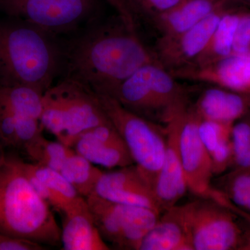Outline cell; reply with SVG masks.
<instances>
[{
    "label": "cell",
    "mask_w": 250,
    "mask_h": 250,
    "mask_svg": "<svg viewBox=\"0 0 250 250\" xmlns=\"http://www.w3.org/2000/svg\"><path fill=\"white\" fill-rule=\"evenodd\" d=\"M16 118V136L18 149L25 150L27 147L42 136L40 121L31 117L18 116Z\"/></svg>",
    "instance_id": "29"
},
{
    "label": "cell",
    "mask_w": 250,
    "mask_h": 250,
    "mask_svg": "<svg viewBox=\"0 0 250 250\" xmlns=\"http://www.w3.org/2000/svg\"><path fill=\"white\" fill-rule=\"evenodd\" d=\"M23 166L26 170L40 179L62 202L65 206L63 213L82 197L59 171L38 163L29 164L23 161Z\"/></svg>",
    "instance_id": "24"
},
{
    "label": "cell",
    "mask_w": 250,
    "mask_h": 250,
    "mask_svg": "<svg viewBox=\"0 0 250 250\" xmlns=\"http://www.w3.org/2000/svg\"><path fill=\"white\" fill-rule=\"evenodd\" d=\"M108 121L98 94L75 79L67 77L43 94L41 126L70 147L81 134Z\"/></svg>",
    "instance_id": "4"
},
{
    "label": "cell",
    "mask_w": 250,
    "mask_h": 250,
    "mask_svg": "<svg viewBox=\"0 0 250 250\" xmlns=\"http://www.w3.org/2000/svg\"><path fill=\"white\" fill-rule=\"evenodd\" d=\"M10 14L51 35L69 32L93 18L99 0H2Z\"/></svg>",
    "instance_id": "9"
},
{
    "label": "cell",
    "mask_w": 250,
    "mask_h": 250,
    "mask_svg": "<svg viewBox=\"0 0 250 250\" xmlns=\"http://www.w3.org/2000/svg\"><path fill=\"white\" fill-rule=\"evenodd\" d=\"M52 36L27 23L0 26V85L50 88L60 62Z\"/></svg>",
    "instance_id": "3"
},
{
    "label": "cell",
    "mask_w": 250,
    "mask_h": 250,
    "mask_svg": "<svg viewBox=\"0 0 250 250\" xmlns=\"http://www.w3.org/2000/svg\"><path fill=\"white\" fill-rule=\"evenodd\" d=\"M85 200L103 239L117 249L139 250L161 215L155 210L108 201L95 193Z\"/></svg>",
    "instance_id": "8"
},
{
    "label": "cell",
    "mask_w": 250,
    "mask_h": 250,
    "mask_svg": "<svg viewBox=\"0 0 250 250\" xmlns=\"http://www.w3.org/2000/svg\"><path fill=\"white\" fill-rule=\"evenodd\" d=\"M139 250H192L174 207L161 213Z\"/></svg>",
    "instance_id": "19"
},
{
    "label": "cell",
    "mask_w": 250,
    "mask_h": 250,
    "mask_svg": "<svg viewBox=\"0 0 250 250\" xmlns=\"http://www.w3.org/2000/svg\"><path fill=\"white\" fill-rule=\"evenodd\" d=\"M50 207L33 187L22 159L6 154L0 166V231L58 246L62 229Z\"/></svg>",
    "instance_id": "2"
},
{
    "label": "cell",
    "mask_w": 250,
    "mask_h": 250,
    "mask_svg": "<svg viewBox=\"0 0 250 250\" xmlns=\"http://www.w3.org/2000/svg\"><path fill=\"white\" fill-rule=\"evenodd\" d=\"M250 53V10L245 9L237 26L232 54Z\"/></svg>",
    "instance_id": "31"
},
{
    "label": "cell",
    "mask_w": 250,
    "mask_h": 250,
    "mask_svg": "<svg viewBox=\"0 0 250 250\" xmlns=\"http://www.w3.org/2000/svg\"><path fill=\"white\" fill-rule=\"evenodd\" d=\"M191 108L200 119L233 125L250 112V96L210 85L201 92Z\"/></svg>",
    "instance_id": "17"
},
{
    "label": "cell",
    "mask_w": 250,
    "mask_h": 250,
    "mask_svg": "<svg viewBox=\"0 0 250 250\" xmlns=\"http://www.w3.org/2000/svg\"><path fill=\"white\" fill-rule=\"evenodd\" d=\"M43 94L27 85H0V107L18 116L31 117L40 121Z\"/></svg>",
    "instance_id": "21"
},
{
    "label": "cell",
    "mask_w": 250,
    "mask_h": 250,
    "mask_svg": "<svg viewBox=\"0 0 250 250\" xmlns=\"http://www.w3.org/2000/svg\"><path fill=\"white\" fill-rule=\"evenodd\" d=\"M174 208L192 250L240 249L244 228L238 215L220 202L197 197Z\"/></svg>",
    "instance_id": "6"
},
{
    "label": "cell",
    "mask_w": 250,
    "mask_h": 250,
    "mask_svg": "<svg viewBox=\"0 0 250 250\" xmlns=\"http://www.w3.org/2000/svg\"><path fill=\"white\" fill-rule=\"evenodd\" d=\"M93 193L108 201L146 207L161 214L152 188L135 164L103 171Z\"/></svg>",
    "instance_id": "13"
},
{
    "label": "cell",
    "mask_w": 250,
    "mask_h": 250,
    "mask_svg": "<svg viewBox=\"0 0 250 250\" xmlns=\"http://www.w3.org/2000/svg\"><path fill=\"white\" fill-rule=\"evenodd\" d=\"M178 80L207 83L250 96V53L231 54L204 66L170 72Z\"/></svg>",
    "instance_id": "12"
},
{
    "label": "cell",
    "mask_w": 250,
    "mask_h": 250,
    "mask_svg": "<svg viewBox=\"0 0 250 250\" xmlns=\"http://www.w3.org/2000/svg\"><path fill=\"white\" fill-rule=\"evenodd\" d=\"M233 7L244 8L250 10V0H227Z\"/></svg>",
    "instance_id": "36"
},
{
    "label": "cell",
    "mask_w": 250,
    "mask_h": 250,
    "mask_svg": "<svg viewBox=\"0 0 250 250\" xmlns=\"http://www.w3.org/2000/svg\"><path fill=\"white\" fill-rule=\"evenodd\" d=\"M231 7L227 0H185L152 22L161 36L170 37L194 27L215 11Z\"/></svg>",
    "instance_id": "18"
},
{
    "label": "cell",
    "mask_w": 250,
    "mask_h": 250,
    "mask_svg": "<svg viewBox=\"0 0 250 250\" xmlns=\"http://www.w3.org/2000/svg\"><path fill=\"white\" fill-rule=\"evenodd\" d=\"M212 186L233 205L250 215V169L233 168Z\"/></svg>",
    "instance_id": "23"
},
{
    "label": "cell",
    "mask_w": 250,
    "mask_h": 250,
    "mask_svg": "<svg viewBox=\"0 0 250 250\" xmlns=\"http://www.w3.org/2000/svg\"><path fill=\"white\" fill-rule=\"evenodd\" d=\"M24 151L35 163L59 172L67 158L75 152L70 146L59 141H49L42 135Z\"/></svg>",
    "instance_id": "25"
},
{
    "label": "cell",
    "mask_w": 250,
    "mask_h": 250,
    "mask_svg": "<svg viewBox=\"0 0 250 250\" xmlns=\"http://www.w3.org/2000/svg\"><path fill=\"white\" fill-rule=\"evenodd\" d=\"M233 168L250 169V147L244 156L231 169Z\"/></svg>",
    "instance_id": "35"
},
{
    "label": "cell",
    "mask_w": 250,
    "mask_h": 250,
    "mask_svg": "<svg viewBox=\"0 0 250 250\" xmlns=\"http://www.w3.org/2000/svg\"><path fill=\"white\" fill-rule=\"evenodd\" d=\"M213 177L220 176L233 166V154L231 138L224 141L210 154Z\"/></svg>",
    "instance_id": "30"
},
{
    "label": "cell",
    "mask_w": 250,
    "mask_h": 250,
    "mask_svg": "<svg viewBox=\"0 0 250 250\" xmlns=\"http://www.w3.org/2000/svg\"><path fill=\"white\" fill-rule=\"evenodd\" d=\"M200 118L191 106L179 116V149L188 190L197 197L211 198V159L199 134Z\"/></svg>",
    "instance_id": "10"
},
{
    "label": "cell",
    "mask_w": 250,
    "mask_h": 250,
    "mask_svg": "<svg viewBox=\"0 0 250 250\" xmlns=\"http://www.w3.org/2000/svg\"><path fill=\"white\" fill-rule=\"evenodd\" d=\"M4 146H2L1 143H0V166H1V163L4 160V156L6 155L4 151Z\"/></svg>",
    "instance_id": "37"
},
{
    "label": "cell",
    "mask_w": 250,
    "mask_h": 250,
    "mask_svg": "<svg viewBox=\"0 0 250 250\" xmlns=\"http://www.w3.org/2000/svg\"><path fill=\"white\" fill-rule=\"evenodd\" d=\"M154 62H159L154 52L118 16L116 22L95 25L75 41L68 54V77L110 96L141 67Z\"/></svg>",
    "instance_id": "1"
},
{
    "label": "cell",
    "mask_w": 250,
    "mask_h": 250,
    "mask_svg": "<svg viewBox=\"0 0 250 250\" xmlns=\"http://www.w3.org/2000/svg\"><path fill=\"white\" fill-rule=\"evenodd\" d=\"M98 95L105 114L126 143L135 165L153 189L165 157L166 126L135 114L108 95Z\"/></svg>",
    "instance_id": "7"
},
{
    "label": "cell",
    "mask_w": 250,
    "mask_h": 250,
    "mask_svg": "<svg viewBox=\"0 0 250 250\" xmlns=\"http://www.w3.org/2000/svg\"><path fill=\"white\" fill-rule=\"evenodd\" d=\"M244 9V8L232 7L223 15L207 47L195 62L189 66H204L232 54L235 33Z\"/></svg>",
    "instance_id": "20"
},
{
    "label": "cell",
    "mask_w": 250,
    "mask_h": 250,
    "mask_svg": "<svg viewBox=\"0 0 250 250\" xmlns=\"http://www.w3.org/2000/svg\"><path fill=\"white\" fill-rule=\"evenodd\" d=\"M0 143L4 147L17 148L16 118L14 113L0 107Z\"/></svg>",
    "instance_id": "32"
},
{
    "label": "cell",
    "mask_w": 250,
    "mask_h": 250,
    "mask_svg": "<svg viewBox=\"0 0 250 250\" xmlns=\"http://www.w3.org/2000/svg\"><path fill=\"white\" fill-rule=\"evenodd\" d=\"M62 215V250L111 249L100 234L84 197H80Z\"/></svg>",
    "instance_id": "16"
},
{
    "label": "cell",
    "mask_w": 250,
    "mask_h": 250,
    "mask_svg": "<svg viewBox=\"0 0 250 250\" xmlns=\"http://www.w3.org/2000/svg\"><path fill=\"white\" fill-rule=\"evenodd\" d=\"M185 0H128L136 19L141 16L152 21L177 7Z\"/></svg>",
    "instance_id": "26"
},
{
    "label": "cell",
    "mask_w": 250,
    "mask_h": 250,
    "mask_svg": "<svg viewBox=\"0 0 250 250\" xmlns=\"http://www.w3.org/2000/svg\"><path fill=\"white\" fill-rule=\"evenodd\" d=\"M231 8L215 11L196 25L177 35L161 36L156 42L154 52L161 65L169 72L192 65L207 47L219 21Z\"/></svg>",
    "instance_id": "11"
},
{
    "label": "cell",
    "mask_w": 250,
    "mask_h": 250,
    "mask_svg": "<svg viewBox=\"0 0 250 250\" xmlns=\"http://www.w3.org/2000/svg\"><path fill=\"white\" fill-rule=\"evenodd\" d=\"M231 142L233 154L232 168L250 147V112L233 123L231 130Z\"/></svg>",
    "instance_id": "28"
},
{
    "label": "cell",
    "mask_w": 250,
    "mask_h": 250,
    "mask_svg": "<svg viewBox=\"0 0 250 250\" xmlns=\"http://www.w3.org/2000/svg\"><path fill=\"white\" fill-rule=\"evenodd\" d=\"M72 147L92 164L107 168L134 164L126 143L110 121L81 134Z\"/></svg>",
    "instance_id": "14"
},
{
    "label": "cell",
    "mask_w": 250,
    "mask_h": 250,
    "mask_svg": "<svg viewBox=\"0 0 250 250\" xmlns=\"http://www.w3.org/2000/svg\"><path fill=\"white\" fill-rule=\"evenodd\" d=\"M60 172L81 196L86 198L95 192L103 171L75 151L65 161Z\"/></svg>",
    "instance_id": "22"
},
{
    "label": "cell",
    "mask_w": 250,
    "mask_h": 250,
    "mask_svg": "<svg viewBox=\"0 0 250 250\" xmlns=\"http://www.w3.org/2000/svg\"><path fill=\"white\" fill-rule=\"evenodd\" d=\"M232 125L200 120L199 134L209 155L220 143L231 138Z\"/></svg>",
    "instance_id": "27"
},
{
    "label": "cell",
    "mask_w": 250,
    "mask_h": 250,
    "mask_svg": "<svg viewBox=\"0 0 250 250\" xmlns=\"http://www.w3.org/2000/svg\"><path fill=\"white\" fill-rule=\"evenodd\" d=\"M180 114L166 126L167 144L165 157L153 186V193L161 213L177 205L188 190L179 149Z\"/></svg>",
    "instance_id": "15"
},
{
    "label": "cell",
    "mask_w": 250,
    "mask_h": 250,
    "mask_svg": "<svg viewBox=\"0 0 250 250\" xmlns=\"http://www.w3.org/2000/svg\"><path fill=\"white\" fill-rule=\"evenodd\" d=\"M187 95V86L154 62L134 72L110 97L135 114L166 126L183 107Z\"/></svg>",
    "instance_id": "5"
},
{
    "label": "cell",
    "mask_w": 250,
    "mask_h": 250,
    "mask_svg": "<svg viewBox=\"0 0 250 250\" xmlns=\"http://www.w3.org/2000/svg\"><path fill=\"white\" fill-rule=\"evenodd\" d=\"M45 247L40 243L15 238L0 231V250H43Z\"/></svg>",
    "instance_id": "33"
},
{
    "label": "cell",
    "mask_w": 250,
    "mask_h": 250,
    "mask_svg": "<svg viewBox=\"0 0 250 250\" xmlns=\"http://www.w3.org/2000/svg\"><path fill=\"white\" fill-rule=\"evenodd\" d=\"M111 5L116 11L117 16L121 18L125 24L129 28H134L136 25V18H135L131 8H130L128 0H105Z\"/></svg>",
    "instance_id": "34"
}]
</instances>
